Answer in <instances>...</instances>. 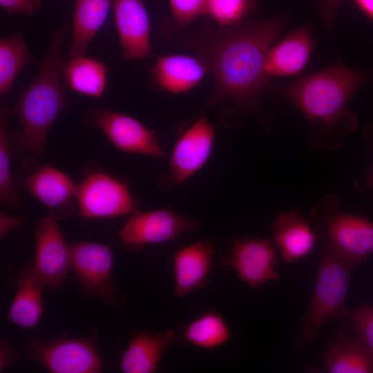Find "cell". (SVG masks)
Listing matches in <instances>:
<instances>
[{
	"label": "cell",
	"mask_w": 373,
	"mask_h": 373,
	"mask_svg": "<svg viewBox=\"0 0 373 373\" xmlns=\"http://www.w3.org/2000/svg\"><path fill=\"white\" fill-rule=\"evenodd\" d=\"M224 266L231 267L238 278L250 287L258 289L269 281L278 280L279 256L271 238H236L230 253L220 259Z\"/></svg>",
	"instance_id": "cell-11"
},
{
	"label": "cell",
	"mask_w": 373,
	"mask_h": 373,
	"mask_svg": "<svg viewBox=\"0 0 373 373\" xmlns=\"http://www.w3.org/2000/svg\"><path fill=\"white\" fill-rule=\"evenodd\" d=\"M183 339L189 344L203 350H213L226 344L231 337L227 322L216 310L203 312L185 326Z\"/></svg>",
	"instance_id": "cell-25"
},
{
	"label": "cell",
	"mask_w": 373,
	"mask_h": 373,
	"mask_svg": "<svg viewBox=\"0 0 373 373\" xmlns=\"http://www.w3.org/2000/svg\"><path fill=\"white\" fill-rule=\"evenodd\" d=\"M314 47L310 29L301 26L269 48L265 61L269 77L291 76L300 73L307 65Z\"/></svg>",
	"instance_id": "cell-20"
},
{
	"label": "cell",
	"mask_w": 373,
	"mask_h": 373,
	"mask_svg": "<svg viewBox=\"0 0 373 373\" xmlns=\"http://www.w3.org/2000/svg\"><path fill=\"white\" fill-rule=\"evenodd\" d=\"M200 227L198 220L169 209L135 211L118 231L124 248L131 252L149 245L173 240L184 233H192Z\"/></svg>",
	"instance_id": "cell-8"
},
{
	"label": "cell",
	"mask_w": 373,
	"mask_h": 373,
	"mask_svg": "<svg viewBox=\"0 0 373 373\" xmlns=\"http://www.w3.org/2000/svg\"><path fill=\"white\" fill-rule=\"evenodd\" d=\"M113 0H76L69 58L85 55L86 49L108 17Z\"/></svg>",
	"instance_id": "cell-23"
},
{
	"label": "cell",
	"mask_w": 373,
	"mask_h": 373,
	"mask_svg": "<svg viewBox=\"0 0 373 373\" xmlns=\"http://www.w3.org/2000/svg\"><path fill=\"white\" fill-rule=\"evenodd\" d=\"M256 5V0H207L204 15L226 28L245 21Z\"/></svg>",
	"instance_id": "cell-28"
},
{
	"label": "cell",
	"mask_w": 373,
	"mask_h": 373,
	"mask_svg": "<svg viewBox=\"0 0 373 373\" xmlns=\"http://www.w3.org/2000/svg\"><path fill=\"white\" fill-rule=\"evenodd\" d=\"M176 340L171 329L135 331L128 340L119 363L124 373H154L165 352Z\"/></svg>",
	"instance_id": "cell-18"
},
{
	"label": "cell",
	"mask_w": 373,
	"mask_h": 373,
	"mask_svg": "<svg viewBox=\"0 0 373 373\" xmlns=\"http://www.w3.org/2000/svg\"><path fill=\"white\" fill-rule=\"evenodd\" d=\"M286 22L287 18L280 16L243 21L226 28L206 26L185 40L206 64L213 84L207 102L178 126L179 133L219 106H224L220 119L227 126H239L246 113L253 114L258 123L263 122L261 104L270 85L265 68L266 57Z\"/></svg>",
	"instance_id": "cell-1"
},
{
	"label": "cell",
	"mask_w": 373,
	"mask_h": 373,
	"mask_svg": "<svg viewBox=\"0 0 373 373\" xmlns=\"http://www.w3.org/2000/svg\"><path fill=\"white\" fill-rule=\"evenodd\" d=\"M343 0H318L322 19L329 30L334 26L337 12Z\"/></svg>",
	"instance_id": "cell-32"
},
{
	"label": "cell",
	"mask_w": 373,
	"mask_h": 373,
	"mask_svg": "<svg viewBox=\"0 0 373 373\" xmlns=\"http://www.w3.org/2000/svg\"><path fill=\"white\" fill-rule=\"evenodd\" d=\"M347 320L352 323L356 335L373 361V306L367 304L349 309Z\"/></svg>",
	"instance_id": "cell-29"
},
{
	"label": "cell",
	"mask_w": 373,
	"mask_h": 373,
	"mask_svg": "<svg viewBox=\"0 0 373 373\" xmlns=\"http://www.w3.org/2000/svg\"><path fill=\"white\" fill-rule=\"evenodd\" d=\"M67 25L55 30L37 73L10 113L21 126V149L44 155L48 133L66 101L62 85L61 50Z\"/></svg>",
	"instance_id": "cell-3"
},
{
	"label": "cell",
	"mask_w": 373,
	"mask_h": 373,
	"mask_svg": "<svg viewBox=\"0 0 373 373\" xmlns=\"http://www.w3.org/2000/svg\"><path fill=\"white\" fill-rule=\"evenodd\" d=\"M216 247L207 238L176 250L173 260L175 296L182 298L207 286Z\"/></svg>",
	"instance_id": "cell-17"
},
{
	"label": "cell",
	"mask_w": 373,
	"mask_h": 373,
	"mask_svg": "<svg viewBox=\"0 0 373 373\" xmlns=\"http://www.w3.org/2000/svg\"><path fill=\"white\" fill-rule=\"evenodd\" d=\"M23 186L57 220L73 214L77 185L64 172L48 165L42 166L26 178Z\"/></svg>",
	"instance_id": "cell-16"
},
{
	"label": "cell",
	"mask_w": 373,
	"mask_h": 373,
	"mask_svg": "<svg viewBox=\"0 0 373 373\" xmlns=\"http://www.w3.org/2000/svg\"><path fill=\"white\" fill-rule=\"evenodd\" d=\"M94 119L119 150L155 158L166 156L156 137V131L149 129L137 119L115 111L97 110Z\"/></svg>",
	"instance_id": "cell-13"
},
{
	"label": "cell",
	"mask_w": 373,
	"mask_h": 373,
	"mask_svg": "<svg viewBox=\"0 0 373 373\" xmlns=\"http://www.w3.org/2000/svg\"><path fill=\"white\" fill-rule=\"evenodd\" d=\"M370 141L373 146V136H371ZM363 183L364 186H363L362 188L366 187L373 189V165L370 172L365 178Z\"/></svg>",
	"instance_id": "cell-36"
},
{
	"label": "cell",
	"mask_w": 373,
	"mask_h": 373,
	"mask_svg": "<svg viewBox=\"0 0 373 373\" xmlns=\"http://www.w3.org/2000/svg\"><path fill=\"white\" fill-rule=\"evenodd\" d=\"M334 194L323 195L312 207L310 220L322 246L364 262L373 254V222L363 216L344 212Z\"/></svg>",
	"instance_id": "cell-5"
},
{
	"label": "cell",
	"mask_w": 373,
	"mask_h": 373,
	"mask_svg": "<svg viewBox=\"0 0 373 373\" xmlns=\"http://www.w3.org/2000/svg\"><path fill=\"white\" fill-rule=\"evenodd\" d=\"M206 2L207 0H169L175 25L183 28L204 15Z\"/></svg>",
	"instance_id": "cell-30"
},
{
	"label": "cell",
	"mask_w": 373,
	"mask_h": 373,
	"mask_svg": "<svg viewBox=\"0 0 373 373\" xmlns=\"http://www.w3.org/2000/svg\"><path fill=\"white\" fill-rule=\"evenodd\" d=\"M207 71L206 64L198 56L176 54L157 57L152 75L162 90L178 94L198 85Z\"/></svg>",
	"instance_id": "cell-21"
},
{
	"label": "cell",
	"mask_w": 373,
	"mask_h": 373,
	"mask_svg": "<svg viewBox=\"0 0 373 373\" xmlns=\"http://www.w3.org/2000/svg\"><path fill=\"white\" fill-rule=\"evenodd\" d=\"M70 269L86 296L113 306L124 302L112 280L114 256L108 245L80 241L70 247Z\"/></svg>",
	"instance_id": "cell-7"
},
{
	"label": "cell",
	"mask_w": 373,
	"mask_h": 373,
	"mask_svg": "<svg viewBox=\"0 0 373 373\" xmlns=\"http://www.w3.org/2000/svg\"><path fill=\"white\" fill-rule=\"evenodd\" d=\"M97 345L94 334L75 338L64 334L53 338L32 336L26 355L51 373H98L103 365Z\"/></svg>",
	"instance_id": "cell-6"
},
{
	"label": "cell",
	"mask_w": 373,
	"mask_h": 373,
	"mask_svg": "<svg viewBox=\"0 0 373 373\" xmlns=\"http://www.w3.org/2000/svg\"><path fill=\"white\" fill-rule=\"evenodd\" d=\"M44 282L33 264L26 266L20 272L17 289L8 309L6 320L23 329H33L44 312L43 291Z\"/></svg>",
	"instance_id": "cell-22"
},
{
	"label": "cell",
	"mask_w": 373,
	"mask_h": 373,
	"mask_svg": "<svg viewBox=\"0 0 373 373\" xmlns=\"http://www.w3.org/2000/svg\"><path fill=\"white\" fill-rule=\"evenodd\" d=\"M359 8L370 19H373V0H355Z\"/></svg>",
	"instance_id": "cell-35"
},
{
	"label": "cell",
	"mask_w": 373,
	"mask_h": 373,
	"mask_svg": "<svg viewBox=\"0 0 373 373\" xmlns=\"http://www.w3.org/2000/svg\"><path fill=\"white\" fill-rule=\"evenodd\" d=\"M361 260L342 256L323 246V254L309 307L299 321L294 344L297 349L309 347L325 325L347 320L345 307L352 276Z\"/></svg>",
	"instance_id": "cell-4"
},
{
	"label": "cell",
	"mask_w": 373,
	"mask_h": 373,
	"mask_svg": "<svg viewBox=\"0 0 373 373\" xmlns=\"http://www.w3.org/2000/svg\"><path fill=\"white\" fill-rule=\"evenodd\" d=\"M62 77L66 85L73 91L94 98L106 90L108 68L103 62L85 55L63 61Z\"/></svg>",
	"instance_id": "cell-24"
},
{
	"label": "cell",
	"mask_w": 373,
	"mask_h": 373,
	"mask_svg": "<svg viewBox=\"0 0 373 373\" xmlns=\"http://www.w3.org/2000/svg\"><path fill=\"white\" fill-rule=\"evenodd\" d=\"M17 352L6 338L0 341V372L12 364L15 360Z\"/></svg>",
	"instance_id": "cell-34"
},
{
	"label": "cell",
	"mask_w": 373,
	"mask_h": 373,
	"mask_svg": "<svg viewBox=\"0 0 373 373\" xmlns=\"http://www.w3.org/2000/svg\"><path fill=\"white\" fill-rule=\"evenodd\" d=\"M35 256L33 266L49 290L62 287L70 269V247L57 224L48 215L35 229Z\"/></svg>",
	"instance_id": "cell-12"
},
{
	"label": "cell",
	"mask_w": 373,
	"mask_h": 373,
	"mask_svg": "<svg viewBox=\"0 0 373 373\" xmlns=\"http://www.w3.org/2000/svg\"><path fill=\"white\" fill-rule=\"evenodd\" d=\"M114 16L123 59L140 60L151 55V23L143 1L114 0Z\"/></svg>",
	"instance_id": "cell-14"
},
{
	"label": "cell",
	"mask_w": 373,
	"mask_h": 373,
	"mask_svg": "<svg viewBox=\"0 0 373 373\" xmlns=\"http://www.w3.org/2000/svg\"><path fill=\"white\" fill-rule=\"evenodd\" d=\"M365 79L364 73L336 64L278 88L277 95L306 117L310 149L336 151L356 129L347 106Z\"/></svg>",
	"instance_id": "cell-2"
},
{
	"label": "cell",
	"mask_w": 373,
	"mask_h": 373,
	"mask_svg": "<svg viewBox=\"0 0 373 373\" xmlns=\"http://www.w3.org/2000/svg\"><path fill=\"white\" fill-rule=\"evenodd\" d=\"M10 110L1 105L0 113V200L12 209L20 207L21 200L15 189L11 174L10 149L6 131V122Z\"/></svg>",
	"instance_id": "cell-27"
},
{
	"label": "cell",
	"mask_w": 373,
	"mask_h": 373,
	"mask_svg": "<svg viewBox=\"0 0 373 373\" xmlns=\"http://www.w3.org/2000/svg\"><path fill=\"white\" fill-rule=\"evenodd\" d=\"M25 222L21 217L14 216L4 212L0 213V237L4 238L8 234L18 229Z\"/></svg>",
	"instance_id": "cell-33"
},
{
	"label": "cell",
	"mask_w": 373,
	"mask_h": 373,
	"mask_svg": "<svg viewBox=\"0 0 373 373\" xmlns=\"http://www.w3.org/2000/svg\"><path fill=\"white\" fill-rule=\"evenodd\" d=\"M342 323L328 343L321 370L327 373H372L373 361L354 328Z\"/></svg>",
	"instance_id": "cell-19"
},
{
	"label": "cell",
	"mask_w": 373,
	"mask_h": 373,
	"mask_svg": "<svg viewBox=\"0 0 373 373\" xmlns=\"http://www.w3.org/2000/svg\"><path fill=\"white\" fill-rule=\"evenodd\" d=\"M34 61L20 31L0 40L1 97L10 90L21 69Z\"/></svg>",
	"instance_id": "cell-26"
},
{
	"label": "cell",
	"mask_w": 373,
	"mask_h": 373,
	"mask_svg": "<svg viewBox=\"0 0 373 373\" xmlns=\"http://www.w3.org/2000/svg\"><path fill=\"white\" fill-rule=\"evenodd\" d=\"M270 238L279 257L288 264L307 257L318 240L312 224L296 209L277 215L271 226Z\"/></svg>",
	"instance_id": "cell-15"
},
{
	"label": "cell",
	"mask_w": 373,
	"mask_h": 373,
	"mask_svg": "<svg viewBox=\"0 0 373 373\" xmlns=\"http://www.w3.org/2000/svg\"><path fill=\"white\" fill-rule=\"evenodd\" d=\"M79 215L87 218H106L131 214L137 211L127 184L104 172L86 176L77 185Z\"/></svg>",
	"instance_id": "cell-9"
},
{
	"label": "cell",
	"mask_w": 373,
	"mask_h": 373,
	"mask_svg": "<svg viewBox=\"0 0 373 373\" xmlns=\"http://www.w3.org/2000/svg\"><path fill=\"white\" fill-rule=\"evenodd\" d=\"M0 6L8 14L34 15L40 11L41 0H0Z\"/></svg>",
	"instance_id": "cell-31"
},
{
	"label": "cell",
	"mask_w": 373,
	"mask_h": 373,
	"mask_svg": "<svg viewBox=\"0 0 373 373\" xmlns=\"http://www.w3.org/2000/svg\"><path fill=\"white\" fill-rule=\"evenodd\" d=\"M185 128L176 140L169 160L166 181L180 186L197 173L208 162L213 149L216 129L202 115Z\"/></svg>",
	"instance_id": "cell-10"
}]
</instances>
